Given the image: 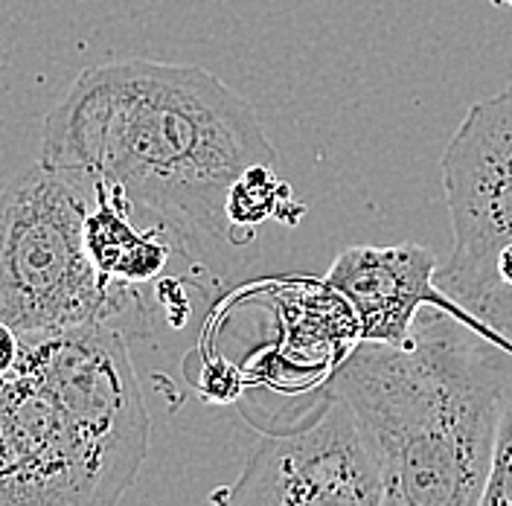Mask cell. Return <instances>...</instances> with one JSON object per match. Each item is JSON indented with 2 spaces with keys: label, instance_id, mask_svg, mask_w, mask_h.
<instances>
[{
  "label": "cell",
  "instance_id": "obj_1",
  "mask_svg": "<svg viewBox=\"0 0 512 506\" xmlns=\"http://www.w3.org/2000/svg\"><path fill=\"white\" fill-rule=\"evenodd\" d=\"M44 166L108 184L184 248L230 242L227 195L277 152L254 105L195 64L126 59L88 67L44 117Z\"/></svg>",
  "mask_w": 512,
  "mask_h": 506
},
{
  "label": "cell",
  "instance_id": "obj_2",
  "mask_svg": "<svg viewBox=\"0 0 512 506\" xmlns=\"http://www.w3.org/2000/svg\"><path fill=\"white\" fill-rule=\"evenodd\" d=\"M510 379L512 352L434 312L402 347L358 341L326 390L370 443L382 506H480Z\"/></svg>",
  "mask_w": 512,
  "mask_h": 506
},
{
  "label": "cell",
  "instance_id": "obj_3",
  "mask_svg": "<svg viewBox=\"0 0 512 506\" xmlns=\"http://www.w3.org/2000/svg\"><path fill=\"white\" fill-rule=\"evenodd\" d=\"M146 454L149 413L120 329L21 338L0 379V506H117Z\"/></svg>",
  "mask_w": 512,
  "mask_h": 506
},
{
  "label": "cell",
  "instance_id": "obj_4",
  "mask_svg": "<svg viewBox=\"0 0 512 506\" xmlns=\"http://www.w3.org/2000/svg\"><path fill=\"white\" fill-rule=\"evenodd\" d=\"M94 190L41 160L0 192V320L21 335L105 323L149 335L152 315L131 285H108L85 245Z\"/></svg>",
  "mask_w": 512,
  "mask_h": 506
},
{
  "label": "cell",
  "instance_id": "obj_5",
  "mask_svg": "<svg viewBox=\"0 0 512 506\" xmlns=\"http://www.w3.org/2000/svg\"><path fill=\"white\" fill-rule=\"evenodd\" d=\"M210 506H382V483L358 419L323 387L309 416L256 440Z\"/></svg>",
  "mask_w": 512,
  "mask_h": 506
},
{
  "label": "cell",
  "instance_id": "obj_6",
  "mask_svg": "<svg viewBox=\"0 0 512 506\" xmlns=\"http://www.w3.org/2000/svg\"><path fill=\"white\" fill-rule=\"evenodd\" d=\"M454 251L437 268V285L472 312L495 288V259L512 245V99L507 91L475 102L443 160Z\"/></svg>",
  "mask_w": 512,
  "mask_h": 506
},
{
  "label": "cell",
  "instance_id": "obj_7",
  "mask_svg": "<svg viewBox=\"0 0 512 506\" xmlns=\"http://www.w3.org/2000/svg\"><path fill=\"white\" fill-rule=\"evenodd\" d=\"M437 268V256L422 245H355L338 253L323 285L350 303L361 341L402 347L414 338L419 312L434 309L512 352L507 335L492 329L437 285Z\"/></svg>",
  "mask_w": 512,
  "mask_h": 506
},
{
  "label": "cell",
  "instance_id": "obj_8",
  "mask_svg": "<svg viewBox=\"0 0 512 506\" xmlns=\"http://www.w3.org/2000/svg\"><path fill=\"white\" fill-rule=\"evenodd\" d=\"M94 207L85 219V245L94 259L99 277L108 285H143L155 283L169 265L172 233L155 224L140 230L134 224V204L126 195L108 184H91Z\"/></svg>",
  "mask_w": 512,
  "mask_h": 506
},
{
  "label": "cell",
  "instance_id": "obj_9",
  "mask_svg": "<svg viewBox=\"0 0 512 506\" xmlns=\"http://www.w3.org/2000/svg\"><path fill=\"white\" fill-rule=\"evenodd\" d=\"M303 204L291 198L288 184L274 175V166L248 169L227 195V222L233 227L236 245L254 239V227L262 222H297L303 216Z\"/></svg>",
  "mask_w": 512,
  "mask_h": 506
},
{
  "label": "cell",
  "instance_id": "obj_10",
  "mask_svg": "<svg viewBox=\"0 0 512 506\" xmlns=\"http://www.w3.org/2000/svg\"><path fill=\"white\" fill-rule=\"evenodd\" d=\"M480 506H512V379L504 393V405L498 416V434L492 448V463Z\"/></svg>",
  "mask_w": 512,
  "mask_h": 506
},
{
  "label": "cell",
  "instance_id": "obj_11",
  "mask_svg": "<svg viewBox=\"0 0 512 506\" xmlns=\"http://www.w3.org/2000/svg\"><path fill=\"white\" fill-rule=\"evenodd\" d=\"M472 312L483 317L492 329L512 341V288H492L472 306Z\"/></svg>",
  "mask_w": 512,
  "mask_h": 506
},
{
  "label": "cell",
  "instance_id": "obj_12",
  "mask_svg": "<svg viewBox=\"0 0 512 506\" xmlns=\"http://www.w3.org/2000/svg\"><path fill=\"white\" fill-rule=\"evenodd\" d=\"M18 355H21V332H15L9 323L0 320V379L12 373V367L18 364Z\"/></svg>",
  "mask_w": 512,
  "mask_h": 506
},
{
  "label": "cell",
  "instance_id": "obj_13",
  "mask_svg": "<svg viewBox=\"0 0 512 506\" xmlns=\"http://www.w3.org/2000/svg\"><path fill=\"white\" fill-rule=\"evenodd\" d=\"M495 288H512V245L495 259Z\"/></svg>",
  "mask_w": 512,
  "mask_h": 506
},
{
  "label": "cell",
  "instance_id": "obj_14",
  "mask_svg": "<svg viewBox=\"0 0 512 506\" xmlns=\"http://www.w3.org/2000/svg\"><path fill=\"white\" fill-rule=\"evenodd\" d=\"M492 6H512V0H489Z\"/></svg>",
  "mask_w": 512,
  "mask_h": 506
},
{
  "label": "cell",
  "instance_id": "obj_15",
  "mask_svg": "<svg viewBox=\"0 0 512 506\" xmlns=\"http://www.w3.org/2000/svg\"><path fill=\"white\" fill-rule=\"evenodd\" d=\"M504 91H507V96H510V99H512V85H507V88H504Z\"/></svg>",
  "mask_w": 512,
  "mask_h": 506
}]
</instances>
